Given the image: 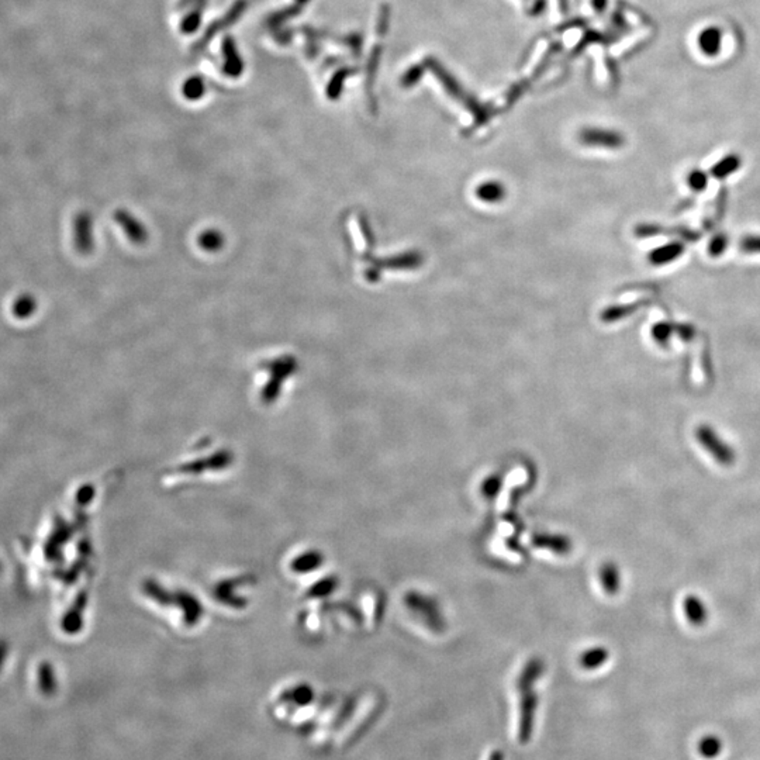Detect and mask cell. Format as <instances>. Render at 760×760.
I'll return each instance as SVG.
<instances>
[{"mask_svg":"<svg viewBox=\"0 0 760 760\" xmlns=\"http://www.w3.org/2000/svg\"><path fill=\"white\" fill-rule=\"evenodd\" d=\"M248 8V0H237V2L232 5V8L218 20H216L206 32L202 36V39L195 44L193 47V54H200L202 51H204L209 46V43L223 30L231 27L247 11Z\"/></svg>","mask_w":760,"mask_h":760,"instance_id":"obj_1","label":"cell"},{"mask_svg":"<svg viewBox=\"0 0 760 760\" xmlns=\"http://www.w3.org/2000/svg\"><path fill=\"white\" fill-rule=\"evenodd\" d=\"M206 5H207V0H181L179 9H188L181 23L182 33L192 34L193 32L199 29Z\"/></svg>","mask_w":760,"mask_h":760,"instance_id":"obj_2","label":"cell"},{"mask_svg":"<svg viewBox=\"0 0 760 760\" xmlns=\"http://www.w3.org/2000/svg\"><path fill=\"white\" fill-rule=\"evenodd\" d=\"M221 53L224 57L223 72L228 77L238 78L244 72V61L235 47V41L231 37H225L223 41Z\"/></svg>","mask_w":760,"mask_h":760,"instance_id":"obj_3","label":"cell"},{"mask_svg":"<svg viewBox=\"0 0 760 760\" xmlns=\"http://www.w3.org/2000/svg\"><path fill=\"white\" fill-rule=\"evenodd\" d=\"M697 435L700 443L705 445L721 464H730V461L733 459L730 450L725 444H722L721 440L708 427H700Z\"/></svg>","mask_w":760,"mask_h":760,"instance_id":"obj_4","label":"cell"},{"mask_svg":"<svg viewBox=\"0 0 760 760\" xmlns=\"http://www.w3.org/2000/svg\"><path fill=\"white\" fill-rule=\"evenodd\" d=\"M722 44V32L718 27H708L698 36V47L707 57H714L719 53Z\"/></svg>","mask_w":760,"mask_h":760,"instance_id":"obj_5","label":"cell"},{"mask_svg":"<svg viewBox=\"0 0 760 760\" xmlns=\"http://www.w3.org/2000/svg\"><path fill=\"white\" fill-rule=\"evenodd\" d=\"M684 252V245L681 242H670L660 248H656L650 252V262L653 265H666L676 261Z\"/></svg>","mask_w":760,"mask_h":760,"instance_id":"obj_6","label":"cell"},{"mask_svg":"<svg viewBox=\"0 0 760 760\" xmlns=\"http://www.w3.org/2000/svg\"><path fill=\"white\" fill-rule=\"evenodd\" d=\"M742 165V159L739 155H735V154H730V155H726L725 158H722L721 161H718L712 168H711V175L715 178V179H725L728 176H730L733 172H736Z\"/></svg>","mask_w":760,"mask_h":760,"instance_id":"obj_7","label":"cell"},{"mask_svg":"<svg viewBox=\"0 0 760 760\" xmlns=\"http://www.w3.org/2000/svg\"><path fill=\"white\" fill-rule=\"evenodd\" d=\"M308 2H310V0H293V4H291L289 8L280 11L279 13L272 15V16L268 19V26L272 27V29H277V27L282 26L286 20H289V19L297 16V15L301 12V9H303Z\"/></svg>","mask_w":760,"mask_h":760,"instance_id":"obj_8","label":"cell"},{"mask_svg":"<svg viewBox=\"0 0 760 760\" xmlns=\"http://www.w3.org/2000/svg\"><path fill=\"white\" fill-rule=\"evenodd\" d=\"M722 743L716 736H705L698 743V752L705 759H714L721 753Z\"/></svg>","mask_w":760,"mask_h":760,"instance_id":"obj_9","label":"cell"},{"mask_svg":"<svg viewBox=\"0 0 760 760\" xmlns=\"http://www.w3.org/2000/svg\"><path fill=\"white\" fill-rule=\"evenodd\" d=\"M182 91H183L185 98H188L190 100H195V99H199V98L203 96V93L206 91V85H204V81L200 77H192L183 84Z\"/></svg>","mask_w":760,"mask_h":760,"instance_id":"obj_10","label":"cell"},{"mask_svg":"<svg viewBox=\"0 0 760 760\" xmlns=\"http://www.w3.org/2000/svg\"><path fill=\"white\" fill-rule=\"evenodd\" d=\"M686 612L691 622L700 624L705 620V610L702 608V604L697 598H688L686 601Z\"/></svg>","mask_w":760,"mask_h":760,"instance_id":"obj_11","label":"cell"},{"mask_svg":"<svg viewBox=\"0 0 760 760\" xmlns=\"http://www.w3.org/2000/svg\"><path fill=\"white\" fill-rule=\"evenodd\" d=\"M673 331H674L673 325H670V324H667V322H659V324H656V325L653 327L652 334H653V338H655V341H656L657 343L666 345V343L670 341Z\"/></svg>","mask_w":760,"mask_h":760,"instance_id":"obj_12","label":"cell"},{"mask_svg":"<svg viewBox=\"0 0 760 760\" xmlns=\"http://www.w3.org/2000/svg\"><path fill=\"white\" fill-rule=\"evenodd\" d=\"M687 183L694 192H702L708 185V176L702 171H693L687 176Z\"/></svg>","mask_w":760,"mask_h":760,"instance_id":"obj_13","label":"cell"},{"mask_svg":"<svg viewBox=\"0 0 760 760\" xmlns=\"http://www.w3.org/2000/svg\"><path fill=\"white\" fill-rule=\"evenodd\" d=\"M740 251L745 254H760V235H746L739 242Z\"/></svg>","mask_w":760,"mask_h":760,"instance_id":"obj_14","label":"cell"},{"mask_svg":"<svg viewBox=\"0 0 760 760\" xmlns=\"http://www.w3.org/2000/svg\"><path fill=\"white\" fill-rule=\"evenodd\" d=\"M605 659H607V652L603 649H597L583 656V666L589 669H594L600 666V663H603Z\"/></svg>","mask_w":760,"mask_h":760,"instance_id":"obj_15","label":"cell"},{"mask_svg":"<svg viewBox=\"0 0 760 760\" xmlns=\"http://www.w3.org/2000/svg\"><path fill=\"white\" fill-rule=\"evenodd\" d=\"M728 237L725 235H716L709 242V247H708V252L711 256H719L725 252L726 247H728Z\"/></svg>","mask_w":760,"mask_h":760,"instance_id":"obj_16","label":"cell"},{"mask_svg":"<svg viewBox=\"0 0 760 760\" xmlns=\"http://www.w3.org/2000/svg\"><path fill=\"white\" fill-rule=\"evenodd\" d=\"M679 332L683 339H691L694 336V328L690 325H683L681 328H679Z\"/></svg>","mask_w":760,"mask_h":760,"instance_id":"obj_17","label":"cell"},{"mask_svg":"<svg viewBox=\"0 0 760 760\" xmlns=\"http://www.w3.org/2000/svg\"><path fill=\"white\" fill-rule=\"evenodd\" d=\"M489 760H503V753L496 750V752H493V754H492V757Z\"/></svg>","mask_w":760,"mask_h":760,"instance_id":"obj_18","label":"cell"}]
</instances>
